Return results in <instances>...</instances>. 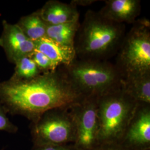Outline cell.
Returning <instances> with one entry per match:
<instances>
[{
  "label": "cell",
  "instance_id": "cell-1",
  "mask_svg": "<svg viewBox=\"0 0 150 150\" xmlns=\"http://www.w3.org/2000/svg\"><path fill=\"white\" fill-rule=\"evenodd\" d=\"M85 98L76 90L61 67L28 80L10 78L0 82V102L11 115L34 121L43 113L70 108Z\"/></svg>",
  "mask_w": 150,
  "mask_h": 150
},
{
  "label": "cell",
  "instance_id": "cell-2",
  "mask_svg": "<svg viewBox=\"0 0 150 150\" xmlns=\"http://www.w3.org/2000/svg\"><path fill=\"white\" fill-rule=\"evenodd\" d=\"M124 37V24L110 21L99 12L89 10L76 36V57L80 59L101 61L121 46Z\"/></svg>",
  "mask_w": 150,
  "mask_h": 150
},
{
  "label": "cell",
  "instance_id": "cell-3",
  "mask_svg": "<svg viewBox=\"0 0 150 150\" xmlns=\"http://www.w3.org/2000/svg\"><path fill=\"white\" fill-rule=\"evenodd\" d=\"M71 83L84 98H99L118 88L122 77L116 65L99 60L75 59L60 66Z\"/></svg>",
  "mask_w": 150,
  "mask_h": 150
},
{
  "label": "cell",
  "instance_id": "cell-4",
  "mask_svg": "<svg viewBox=\"0 0 150 150\" xmlns=\"http://www.w3.org/2000/svg\"><path fill=\"white\" fill-rule=\"evenodd\" d=\"M137 104L122 83L97 98L98 145L120 142Z\"/></svg>",
  "mask_w": 150,
  "mask_h": 150
},
{
  "label": "cell",
  "instance_id": "cell-5",
  "mask_svg": "<svg viewBox=\"0 0 150 150\" xmlns=\"http://www.w3.org/2000/svg\"><path fill=\"white\" fill-rule=\"evenodd\" d=\"M117 66L122 79L150 73V23L137 20L120 46Z\"/></svg>",
  "mask_w": 150,
  "mask_h": 150
},
{
  "label": "cell",
  "instance_id": "cell-6",
  "mask_svg": "<svg viewBox=\"0 0 150 150\" xmlns=\"http://www.w3.org/2000/svg\"><path fill=\"white\" fill-rule=\"evenodd\" d=\"M33 145L73 144L74 123L69 109L54 108L43 113L30 125Z\"/></svg>",
  "mask_w": 150,
  "mask_h": 150
},
{
  "label": "cell",
  "instance_id": "cell-7",
  "mask_svg": "<svg viewBox=\"0 0 150 150\" xmlns=\"http://www.w3.org/2000/svg\"><path fill=\"white\" fill-rule=\"evenodd\" d=\"M97 105V98H85L69 108L75 126L73 145L77 150H92L98 145Z\"/></svg>",
  "mask_w": 150,
  "mask_h": 150
},
{
  "label": "cell",
  "instance_id": "cell-8",
  "mask_svg": "<svg viewBox=\"0 0 150 150\" xmlns=\"http://www.w3.org/2000/svg\"><path fill=\"white\" fill-rule=\"evenodd\" d=\"M120 143L133 150H150V104H137Z\"/></svg>",
  "mask_w": 150,
  "mask_h": 150
},
{
  "label": "cell",
  "instance_id": "cell-9",
  "mask_svg": "<svg viewBox=\"0 0 150 150\" xmlns=\"http://www.w3.org/2000/svg\"><path fill=\"white\" fill-rule=\"evenodd\" d=\"M3 32L0 46L4 48L8 60L15 64L23 57L29 56L35 50V42L28 39L16 25L2 22Z\"/></svg>",
  "mask_w": 150,
  "mask_h": 150
},
{
  "label": "cell",
  "instance_id": "cell-10",
  "mask_svg": "<svg viewBox=\"0 0 150 150\" xmlns=\"http://www.w3.org/2000/svg\"><path fill=\"white\" fill-rule=\"evenodd\" d=\"M141 12L139 0H107L99 11L105 18L118 23H134Z\"/></svg>",
  "mask_w": 150,
  "mask_h": 150
},
{
  "label": "cell",
  "instance_id": "cell-11",
  "mask_svg": "<svg viewBox=\"0 0 150 150\" xmlns=\"http://www.w3.org/2000/svg\"><path fill=\"white\" fill-rule=\"evenodd\" d=\"M37 12L47 25H57L79 20L76 6L72 3L67 4L56 0H50Z\"/></svg>",
  "mask_w": 150,
  "mask_h": 150
},
{
  "label": "cell",
  "instance_id": "cell-12",
  "mask_svg": "<svg viewBox=\"0 0 150 150\" xmlns=\"http://www.w3.org/2000/svg\"><path fill=\"white\" fill-rule=\"evenodd\" d=\"M35 50L43 53L54 66H68L77 59L75 48L56 43L47 37L35 42Z\"/></svg>",
  "mask_w": 150,
  "mask_h": 150
},
{
  "label": "cell",
  "instance_id": "cell-13",
  "mask_svg": "<svg viewBox=\"0 0 150 150\" xmlns=\"http://www.w3.org/2000/svg\"><path fill=\"white\" fill-rule=\"evenodd\" d=\"M122 86L137 103L150 104V73L123 79Z\"/></svg>",
  "mask_w": 150,
  "mask_h": 150
},
{
  "label": "cell",
  "instance_id": "cell-14",
  "mask_svg": "<svg viewBox=\"0 0 150 150\" xmlns=\"http://www.w3.org/2000/svg\"><path fill=\"white\" fill-rule=\"evenodd\" d=\"M79 20L57 25H47L46 37L60 45L75 48L76 36L80 26Z\"/></svg>",
  "mask_w": 150,
  "mask_h": 150
},
{
  "label": "cell",
  "instance_id": "cell-15",
  "mask_svg": "<svg viewBox=\"0 0 150 150\" xmlns=\"http://www.w3.org/2000/svg\"><path fill=\"white\" fill-rule=\"evenodd\" d=\"M28 39L36 42L46 37L47 24L43 21L37 11L23 16L16 23Z\"/></svg>",
  "mask_w": 150,
  "mask_h": 150
},
{
  "label": "cell",
  "instance_id": "cell-16",
  "mask_svg": "<svg viewBox=\"0 0 150 150\" xmlns=\"http://www.w3.org/2000/svg\"><path fill=\"white\" fill-rule=\"evenodd\" d=\"M15 72L11 79L18 80H28L42 74L36 64L29 56L23 57L17 60Z\"/></svg>",
  "mask_w": 150,
  "mask_h": 150
},
{
  "label": "cell",
  "instance_id": "cell-17",
  "mask_svg": "<svg viewBox=\"0 0 150 150\" xmlns=\"http://www.w3.org/2000/svg\"><path fill=\"white\" fill-rule=\"evenodd\" d=\"M29 57L37 65L41 73L54 71L58 69L45 54L36 50H35Z\"/></svg>",
  "mask_w": 150,
  "mask_h": 150
},
{
  "label": "cell",
  "instance_id": "cell-18",
  "mask_svg": "<svg viewBox=\"0 0 150 150\" xmlns=\"http://www.w3.org/2000/svg\"><path fill=\"white\" fill-rule=\"evenodd\" d=\"M8 113L5 107L0 102V131H3L10 134H15L18 128L10 121L7 116Z\"/></svg>",
  "mask_w": 150,
  "mask_h": 150
},
{
  "label": "cell",
  "instance_id": "cell-19",
  "mask_svg": "<svg viewBox=\"0 0 150 150\" xmlns=\"http://www.w3.org/2000/svg\"><path fill=\"white\" fill-rule=\"evenodd\" d=\"M31 150H77L73 144L33 145Z\"/></svg>",
  "mask_w": 150,
  "mask_h": 150
},
{
  "label": "cell",
  "instance_id": "cell-20",
  "mask_svg": "<svg viewBox=\"0 0 150 150\" xmlns=\"http://www.w3.org/2000/svg\"><path fill=\"white\" fill-rule=\"evenodd\" d=\"M92 150H133L118 143H108L101 144L97 145L95 148Z\"/></svg>",
  "mask_w": 150,
  "mask_h": 150
}]
</instances>
